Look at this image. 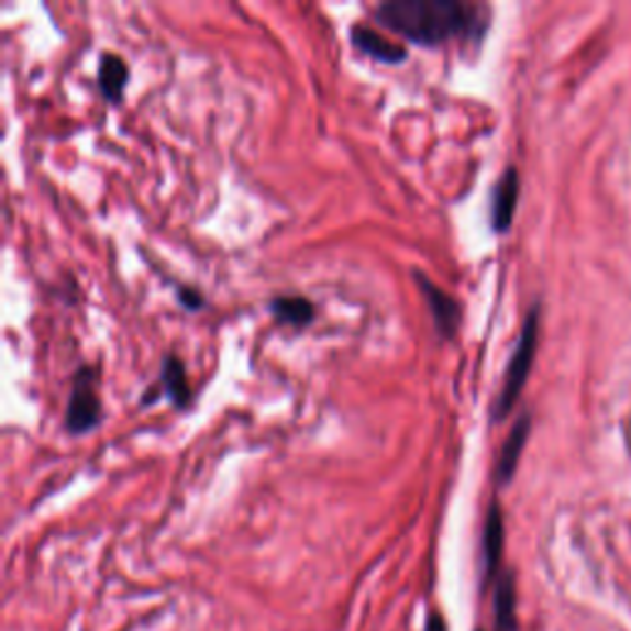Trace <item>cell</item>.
Listing matches in <instances>:
<instances>
[{
  "label": "cell",
  "instance_id": "6da1fadb",
  "mask_svg": "<svg viewBox=\"0 0 631 631\" xmlns=\"http://www.w3.org/2000/svg\"><path fill=\"white\" fill-rule=\"evenodd\" d=\"M375 20L424 47L450 40L481 43L488 30V8L462 0H388L375 8Z\"/></svg>",
  "mask_w": 631,
  "mask_h": 631
},
{
  "label": "cell",
  "instance_id": "7a4b0ae2",
  "mask_svg": "<svg viewBox=\"0 0 631 631\" xmlns=\"http://www.w3.org/2000/svg\"><path fill=\"white\" fill-rule=\"evenodd\" d=\"M538 331H541V307H538V303H535V307L528 311V316H525L521 339H518L511 361H508L501 392H498L494 412H491L496 422H501V420H506L508 414H511L513 405L518 402V397H521V392L525 388L528 373H531L533 361H535Z\"/></svg>",
  "mask_w": 631,
  "mask_h": 631
},
{
  "label": "cell",
  "instance_id": "3957f363",
  "mask_svg": "<svg viewBox=\"0 0 631 631\" xmlns=\"http://www.w3.org/2000/svg\"><path fill=\"white\" fill-rule=\"evenodd\" d=\"M99 378L95 368L77 370L73 397L67 405L65 427L73 434H87L101 422V397H99Z\"/></svg>",
  "mask_w": 631,
  "mask_h": 631
},
{
  "label": "cell",
  "instance_id": "277c9868",
  "mask_svg": "<svg viewBox=\"0 0 631 631\" xmlns=\"http://www.w3.org/2000/svg\"><path fill=\"white\" fill-rule=\"evenodd\" d=\"M412 277H414L417 284H420V291L424 294L427 307H430V311H432L436 331H440L442 339H454V333H456V329H460V323H462L460 301L452 299L450 294L442 291L434 281L427 279L422 272H414Z\"/></svg>",
  "mask_w": 631,
  "mask_h": 631
},
{
  "label": "cell",
  "instance_id": "5b68a950",
  "mask_svg": "<svg viewBox=\"0 0 631 631\" xmlns=\"http://www.w3.org/2000/svg\"><path fill=\"white\" fill-rule=\"evenodd\" d=\"M518 196H521V178H518L516 166H508L498 178L491 196V228L498 235H503L513 225Z\"/></svg>",
  "mask_w": 631,
  "mask_h": 631
},
{
  "label": "cell",
  "instance_id": "8992f818",
  "mask_svg": "<svg viewBox=\"0 0 631 631\" xmlns=\"http://www.w3.org/2000/svg\"><path fill=\"white\" fill-rule=\"evenodd\" d=\"M528 434H531V414L523 412L518 417L511 434H508V440L501 446V456H498V464H496V481L506 486L511 481L516 469H518V462H521V454H523V446L528 442Z\"/></svg>",
  "mask_w": 631,
  "mask_h": 631
},
{
  "label": "cell",
  "instance_id": "52a82bcc",
  "mask_svg": "<svg viewBox=\"0 0 631 631\" xmlns=\"http://www.w3.org/2000/svg\"><path fill=\"white\" fill-rule=\"evenodd\" d=\"M351 40H353V47L358 49V53L378 59V63L400 65L402 59L407 57V49L402 45L392 43V40H385L383 35L375 33V30L368 25H355L351 30Z\"/></svg>",
  "mask_w": 631,
  "mask_h": 631
},
{
  "label": "cell",
  "instance_id": "ba28073f",
  "mask_svg": "<svg viewBox=\"0 0 631 631\" xmlns=\"http://www.w3.org/2000/svg\"><path fill=\"white\" fill-rule=\"evenodd\" d=\"M158 390L163 395H168V400L178 407V410H186L190 405L192 395H190V383L186 375V365L178 358V355H168L166 361L160 365V383Z\"/></svg>",
  "mask_w": 631,
  "mask_h": 631
},
{
  "label": "cell",
  "instance_id": "9c48e42d",
  "mask_svg": "<svg viewBox=\"0 0 631 631\" xmlns=\"http://www.w3.org/2000/svg\"><path fill=\"white\" fill-rule=\"evenodd\" d=\"M501 555H503V513H501V506L494 501L491 508H488L486 525H484V565H486L488 577L498 575Z\"/></svg>",
  "mask_w": 631,
  "mask_h": 631
},
{
  "label": "cell",
  "instance_id": "30bf717a",
  "mask_svg": "<svg viewBox=\"0 0 631 631\" xmlns=\"http://www.w3.org/2000/svg\"><path fill=\"white\" fill-rule=\"evenodd\" d=\"M494 612L496 631H516V577L508 569L496 577Z\"/></svg>",
  "mask_w": 631,
  "mask_h": 631
},
{
  "label": "cell",
  "instance_id": "8fae6325",
  "mask_svg": "<svg viewBox=\"0 0 631 631\" xmlns=\"http://www.w3.org/2000/svg\"><path fill=\"white\" fill-rule=\"evenodd\" d=\"M129 85V65L119 55L104 53L99 59V89L109 101H121Z\"/></svg>",
  "mask_w": 631,
  "mask_h": 631
},
{
  "label": "cell",
  "instance_id": "7c38bea8",
  "mask_svg": "<svg viewBox=\"0 0 631 631\" xmlns=\"http://www.w3.org/2000/svg\"><path fill=\"white\" fill-rule=\"evenodd\" d=\"M269 311L279 323L294 329H307L316 319L313 303L303 297H277L269 303Z\"/></svg>",
  "mask_w": 631,
  "mask_h": 631
},
{
  "label": "cell",
  "instance_id": "4fadbf2b",
  "mask_svg": "<svg viewBox=\"0 0 631 631\" xmlns=\"http://www.w3.org/2000/svg\"><path fill=\"white\" fill-rule=\"evenodd\" d=\"M178 299L182 307L188 311H198L202 307V294L198 289H190V287H180L178 289Z\"/></svg>",
  "mask_w": 631,
  "mask_h": 631
},
{
  "label": "cell",
  "instance_id": "5bb4252c",
  "mask_svg": "<svg viewBox=\"0 0 631 631\" xmlns=\"http://www.w3.org/2000/svg\"><path fill=\"white\" fill-rule=\"evenodd\" d=\"M424 631H446V622H444L442 612H430V617H427Z\"/></svg>",
  "mask_w": 631,
  "mask_h": 631
},
{
  "label": "cell",
  "instance_id": "9a60e30c",
  "mask_svg": "<svg viewBox=\"0 0 631 631\" xmlns=\"http://www.w3.org/2000/svg\"><path fill=\"white\" fill-rule=\"evenodd\" d=\"M476 631H484V629H476Z\"/></svg>",
  "mask_w": 631,
  "mask_h": 631
}]
</instances>
